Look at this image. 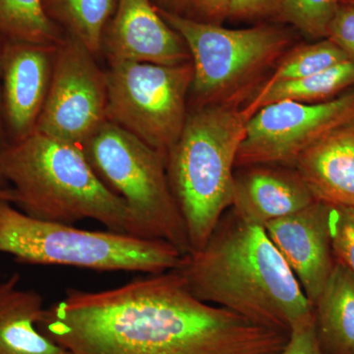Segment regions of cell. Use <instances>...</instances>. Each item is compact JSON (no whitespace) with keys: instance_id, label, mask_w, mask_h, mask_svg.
I'll list each match as a JSON object with an SVG mask.
<instances>
[{"instance_id":"cell-22","label":"cell","mask_w":354,"mask_h":354,"mask_svg":"<svg viewBox=\"0 0 354 354\" xmlns=\"http://www.w3.org/2000/svg\"><path fill=\"white\" fill-rule=\"evenodd\" d=\"M342 0H279L277 15L311 38L327 39Z\"/></svg>"},{"instance_id":"cell-1","label":"cell","mask_w":354,"mask_h":354,"mask_svg":"<svg viewBox=\"0 0 354 354\" xmlns=\"http://www.w3.org/2000/svg\"><path fill=\"white\" fill-rule=\"evenodd\" d=\"M37 327L70 354H281L290 339L202 301L176 269L111 290L68 288Z\"/></svg>"},{"instance_id":"cell-16","label":"cell","mask_w":354,"mask_h":354,"mask_svg":"<svg viewBox=\"0 0 354 354\" xmlns=\"http://www.w3.org/2000/svg\"><path fill=\"white\" fill-rule=\"evenodd\" d=\"M20 279L14 272L0 281V354H70L39 332L44 298L20 288Z\"/></svg>"},{"instance_id":"cell-26","label":"cell","mask_w":354,"mask_h":354,"mask_svg":"<svg viewBox=\"0 0 354 354\" xmlns=\"http://www.w3.org/2000/svg\"><path fill=\"white\" fill-rule=\"evenodd\" d=\"M279 0H230L228 17L252 19L276 14Z\"/></svg>"},{"instance_id":"cell-33","label":"cell","mask_w":354,"mask_h":354,"mask_svg":"<svg viewBox=\"0 0 354 354\" xmlns=\"http://www.w3.org/2000/svg\"><path fill=\"white\" fill-rule=\"evenodd\" d=\"M353 354H354V353H353Z\"/></svg>"},{"instance_id":"cell-14","label":"cell","mask_w":354,"mask_h":354,"mask_svg":"<svg viewBox=\"0 0 354 354\" xmlns=\"http://www.w3.org/2000/svg\"><path fill=\"white\" fill-rule=\"evenodd\" d=\"M241 169L235 172L232 211L246 223L264 227L316 201L295 167L260 165Z\"/></svg>"},{"instance_id":"cell-24","label":"cell","mask_w":354,"mask_h":354,"mask_svg":"<svg viewBox=\"0 0 354 354\" xmlns=\"http://www.w3.org/2000/svg\"><path fill=\"white\" fill-rule=\"evenodd\" d=\"M327 39L349 55L354 50V6L341 4L330 22Z\"/></svg>"},{"instance_id":"cell-25","label":"cell","mask_w":354,"mask_h":354,"mask_svg":"<svg viewBox=\"0 0 354 354\" xmlns=\"http://www.w3.org/2000/svg\"><path fill=\"white\" fill-rule=\"evenodd\" d=\"M281 354H324L314 320L291 330L290 339Z\"/></svg>"},{"instance_id":"cell-7","label":"cell","mask_w":354,"mask_h":354,"mask_svg":"<svg viewBox=\"0 0 354 354\" xmlns=\"http://www.w3.org/2000/svg\"><path fill=\"white\" fill-rule=\"evenodd\" d=\"M81 148L102 183L127 203L142 239L169 242L183 256L191 252L162 153L109 121Z\"/></svg>"},{"instance_id":"cell-34","label":"cell","mask_w":354,"mask_h":354,"mask_svg":"<svg viewBox=\"0 0 354 354\" xmlns=\"http://www.w3.org/2000/svg\"><path fill=\"white\" fill-rule=\"evenodd\" d=\"M0 198H1V197H0Z\"/></svg>"},{"instance_id":"cell-12","label":"cell","mask_w":354,"mask_h":354,"mask_svg":"<svg viewBox=\"0 0 354 354\" xmlns=\"http://www.w3.org/2000/svg\"><path fill=\"white\" fill-rule=\"evenodd\" d=\"M330 211L332 205L316 200L300 211L264 225L313 307L337 263L330 234Z\"/></svg>"},{"instance_id":"cell-5","label":"cell","mask_w":354,"mask_h":354,"mask_svg":"<svg viewBox=\"0 0 354 354\" xmlns=\"http://www.w3.org/2000/svg\"><path fill=\"white\" fill-rule=\"evenodd\" d=\"M0 253L24 264L147 274L176 269L183 257L167 241L39 220L4 198H0Z\"/></svg>"},{"instance_id":"cell-2","label":"cell","mask_w":354,"mask_h":354,"mask_svg":"<svg viewBox=\"0 0 354 354\" xmlns=\"http://www.w3.org/2000/svg\"><path fill=\"white\" fill-rule=\"evenodd\" d=\"M176 270L202 301L266 327L290 334L314 320L313 304L264 227L241 220L232 209Z\"/></svg>"},{"instance_id":"cell-19","label":"cell","mask_w":354,"mask_h":354,"mask_svg":"<svg viewBox=\"0 0 354 354\" xmlns=\"http://www.w3.org/2000/svg\"><path fill=\"white\" fill-rule=\"evenodd\" d=\"M116 3L118 0H44L48 17L94 55L102 51V35Z\"/></svg>"},{"instance_id":"cell-8","label":"cell","mask_w":354,"mask_h":354,"mask_svg":"<svg viewBox=\"0 0 354 354\" xmlns=\"http://www.w3.org/2000/svg\"><path fill=\"white\" fill-rule=\"evenodd\" d=\"M193 77L191 62L178 65L109 64L108 121L167 158L185 127Z\"/></svg>"},{"instance_id":"cell-17","label":"cell","mask_w":354,"mask_h":354,"mask_svg":"<svg viewBox=\"0 0 354 354\" xmlns=\"http://www.w3.org/2000/svg\"><path fill=\"white\" fill-rule=\"evenodd\" d=\"M314 322L324 354H353L354 276L339 261L314 304Z\"/></svg>"},{"instance_id":"cell-6","label":"cell","mask_w":354,"mask_h":354,"mask_svg":"<svg viewBox=\"0 0 354 354\" xmlns=\"http://www.w3.org/2000/svg\"><path fill=\"white\" fill-rule=\"evenodd\" d=\"M157 8V7H156ZM183 39L194 68L193 106L236 104L288 50L290 35L278 28L258 26L227 29L215 23L184 17L157 8Z\"/></svg>"},{"instance_id":"cell-32","label":"cell","mask_w":354,"mask_h":354,"mask_svg":"<svg viewBox=\"0 0 354 354\" xmlns=\"http://www.w3.org/2000/svg\"><path fill=\"white\" fill-rule=\"evenodd\" d=\"M349 59L353 60L354 62V50L351 51V53L348 55Z\"/></svg>"},{"instance_id":"cell-4","label":"cell","mask_w":354,"mask_h":354,"mask_svg":"<svg viewBox=\"0 0 354 354\" xmlns=\"http://www.w3.org/2000/svg\"><path fill=\"white\" fill-rule=\"evenodd\" d=\"M247 120L236 104L191 109L180 138L167 153V177L191 252L204 247L232 208L235 162Z\"/></svg>"},{"instance_id":"cell-21","label":"cell","mask_w":354,"mask_h":354,"mask_svg":"<svg viewBox=\"0 0 354 354\" xmlns=\"http://www.w3.org/2000/svg\"><path fill=\"white\" fill-rule=\"evenodd\" d=\"M348 59L346 51L329 39L299 46L281 58L272 75L261 86H271L305 78Z\"/></svg>"},{"instance_id":"cell-11","label":"cell","mask_w":354,"mask_h":354,"mask_svg":"<svg viewBox=\"0 0 354 354\" xmlns=\"http://www.w3.org/2000/svg\"><path fill=\"white\" fill-rule=\"evenodd\" d=\"M57 46L6 41L1 53V109L9 143L36 130L46 102Z\"/></svg>"},{"instance_id":"cell-23","label":"cell","mask_w":354,"mask_h":354,"mask_svg":"<svg viewBox=\"0 0 354 354\" xmlns=\"http://www.w3.org/2000/svg\"><path fill=\"white\" fill-rule=\"evenodd\" d=\"M330 227L335 259L354 276V208L332 206Z\"/></svg>"},{"instance_id":"cell-15","label":"cell","mask_w":354,"mask_h":354,"mask_svg":"<svg viewBox=\"0 0 354 354\" xmlns=\"http://www.w3.org/2000/svg\"><path fill=\"white\" fill-rule=\"evenodd\" d=\"M293 167L316 200L354 208V120L309 147Z\"/></svg>"},{"instance_id":"cell-9","label":"cell","mask_w":354,"mask_h":354,"mask_svg":"<svg viewBox=\"0 0 354 354\" xmlns=\"http://www.w3.org/2000/svg\"><path fill=\"white\" fill-rule=\"evenodd\" d=\"M106 109V71L67 35L55 48L50 88L35 131L82 146L108 121Z\"/></svg>"},{"instance_id":"cell-29","label":"cell","mask_w":354,"mask_h":354,"mask_svg":"<svg viewBox=\"0 0 354 354\" xmlns=\"http://www.w3.org/2000/svg\"><path fill=\"white\" fill-rule=\"evenodd\" d=\"M4 39L0 38V150L4 148L8 144L4 130L3 120H2V109H1V53L2 46H3Z\"/></svg>"},{"instance_id":"cell-10","label":"cell","mask_w":354,"mask_h":354,"mask_svg":"<svg viewBox=\"0 0 354 354\" xmlns=\"http://www.w3.org/2000/svg\"><path fill=\"white\" fill-rule=\"evenodd\" d=\"M353 120L354 91L315 104L285 101L268 104L247 120L235 167H293L309 147Z\"/></svg>"},{"instance_id":"cell-13","label":"cell","mask_w":354,"mask_h":354,"mask_svg":"<svg viewBox=\"0 0 354 354\" xmlns=\"http://www.w3.org/2000/svg\"><path fill=\"white\" fill-rule=\"evenodd\" d=\"M102 51L114 62L178 65L190 62L187 46L151 0H118L102 35Z\"/></svg>"},{"instance_id":"cell-18","label":"cell","mask_w":354,"mask_h":354,"mask_svg":"<svg viewBox=\"0 0 354 354\" xmlns=\"http://www.w3.org/2000/svg\"><path fill=\"white\" fill-rule=\"evenodd\" d=\"M353 84L354 62L348 59L305 78L271 86H260L254 92L252 99L241 109L242 113L249 120L256 111L274 102L290 101L315 104L325 102Z\"/></svg>"},{"instance_id":"cell-20","label":"cell","mask_w":354,"mask_h":354,"mask_svg":"<svg viewBox=\"0 0 354 354\" xmlns=\"http://www.w3.org/2000/svg\"><path fill=\"white\" fill-rule=\"evenodd\" d=\"M64 37L46 14L44 0H0V38L55 46Z\"/></svg>"},{"instance_id":"cell-30","label":"cell","mask_w":354,"mask_h":354,"mask_svg":"<svg viewBox=\"0 0 354 354\" xmlns=\"http://www.w3.org/2000/svg\"><path fill=\"white\" fill-rule=\"evenodd\" d=\"M8 181L6 180L1 169H0V197L8 200L13 204L14 192L12 188L8 187Z\"/></svg>"},{"instance_id":"cell-27","label":"cell","mask_w":354,"mask_h":354,"mask_svg":"<svg viewBox=\"0 0 354 354\" xmlns=\"http://www.w3.org/2000/svg\"><path fill=\"white\" fill-rule=\"evenodd\" d=\"M230 0H197L196 12L201 14L209 23L218 24L228 17Z\"/></svg>"},{"instance_id":"cell-3","label":"cell","mask_w":354,"mask_h":354,"mask_svg":"<svg viewBox=\"0 0 354 354\" xmlns=\"http://www.w3.org/2000/svg\"><path fill=\"white\" fill-rule=\"evenodd\" d=\"M0 169L13 204L32 218L72 225L91 218L141 237L127 203L102 183L81 146L34 131L0 150Z\"/></svg>"},{"instance_id":"cell-31","label":"cell","mask_w":354,"mask_h":354,"mask_svg":"<svg viewBox=\"0 0 354 354\" xmlns=\"http://www.w3.org/2000/svg\"><path fill=\"white\" fill-rule=\"evenodd\" d=\"M342 4H348L354 6V0H342Z\"/></svg>"},{"instance_id":"cell-28","label":"cell","mask_w":354,"mask_h":354,"mask_svg":"<svg viewBox=\"0 0 354 354\" xmlns=\"http://www.w3.org/2000/svg\"><path fill=\"white\" fill-rule=\"evenodd\" d=\"M153 6L165 12L193 18L196 12L197 0H151Z\"/></svg>"}]
</instances>
